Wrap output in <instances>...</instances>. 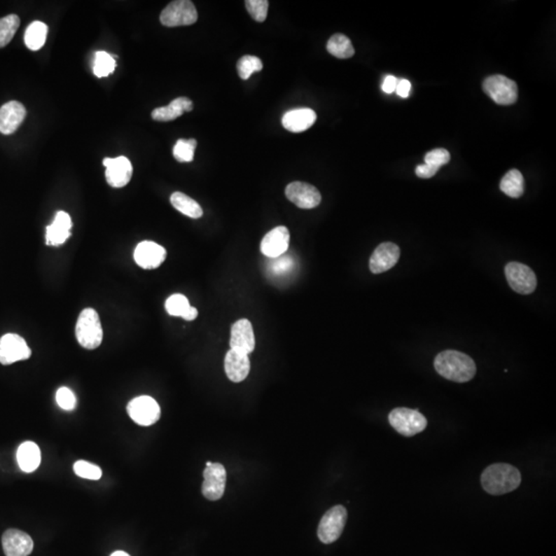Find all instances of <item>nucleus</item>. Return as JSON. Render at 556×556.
Returning a JSON list of instances; mask_svg holds the SVG:
<instances>
[{
	"label": "nucleus",
	"mask_w": 556,
	"mask_h": 556,
	"mask_svg": "<svg viewBox=\"0 0 556 556\" xmlns=\"http://www.w3.org/2000/svg\"><path fill=\"white\" fill-rule=\"evenodd\" d=\"M435 369L442 377L454 382H468L476 375V364L468 354L445 350L436 356Z\"/></svg>",
	"instance_id": "obj_1"
},
{
	"label": "nucleus",
	"mask_w": 556,
	"mask_h": 556,
	"mask_svg": "<svg viewBox=\"0 0 556 556\" xmlns=\"http://www.w3.org/2000/svg\"><path fill=\"white\" fill-rule=\"evenodd\" d=\"M522 475L520 470L509 464H494L483 471L481 485L487 494L502 496L520 487Z\"/></svg>",
	"instance_id": "obj_2"
},
{
	"label": "nucleus",
	"mask_w": 556,
	"mask_h": 556,
	"mask_svg": "<svg viewBox=\"0 0 556 556\" xmlns=\"http://www.w3.org/2000/svg\"><path fill=\"white\" fill-rule=\"evenodd\" d=\"M76 337L81 347L93 350L100 347L104 339V330L99 315L93 308L81 312L76 326Z\"/></svg>",
	"instance_id": "obj_3"
},
{
	"label": "nucleus",
	"mask_w": 556,
	"mask_h": 556,
	"mask_svg": "<svg viewBox=\"0 0 556 556\" xmlns=\"http://www.w3.org/2000/svg\"><path fill=\"white\" fill-rule=\"evenodd\" d=\"M391 426L399 434L412 437L426 430L428 420L418 410L408 408H396L389 415Z\"/></svg>",
	"instance_id": "obj_4"
},
{
	"label": "nucleus",
	"mask_w": 556,
	"mask_h": 556,
	"mask_svg": "<svg viewBox=\"0 0 556 556\" xmlns=\"http://www.w3.org/2000/svg\"><path fill=\"white\" fill-rule=\"evenodd\" d=\"M483 91L496 104L511 105L517 102V84L511 78L501 74H494L485 78L483 82Z\"/></svg>",
	"instance_id": "obj_5"
},
{
	"label": "nucleus",
	"mask_w": 556,
	"mask_h": 556,
	"mask_svg": "<svg viewBox=\"0 0 556 556\" xmlns=\"http://www.w3.org/2000/svg\"><path fill=\"white\" fill-rule=\"evenodd\" d=\"M198 20L196 6L190 0H176L170 2L160 15L162 25L166 27L189 26Z\"/></svg>",
	"instance_id": "obj_6"
},
{
	"label": "nucleus",
	"mask_w": 556,
	"mask_h": 556,
	"mask_svg": "<svg viewBox=\"0 0 556 556\" xmlns=\"http://www.w3.org/2000/svg\"><path fill=\"white\" fill-rule=\"evenodd\" d=\"M347 520V511L343 506H335L326 512L319 522L317 536L324 544H331L340 538Z\"/></svg>",
	"instance_id": "obj_7"
},
{
	"label": "nucleus",
	"mask_w": 556,
	"mask_h": 556,
	"mask_svg": "<svg viewBox=\"0 0 556 556\" xmlns=\"http://www.w3.org/2000/svg\"><path fill=\"white\" fill-rule=\"evenodd\" d=\"M505 274L508 284L516 293L529 295L537 288V277L535 272L522 263H508L505 268Z\"/></svg>",
	"instance_id": "obj_8"
},
{
	"label": "nucleus",
	"mask_w": 556,
	"mask_h": 556,
	"mask_svg": "<svg viewBox=\"0 0 556 556\" xmlns=\"http://www.w3.org/2000/svg\"><path fill=\"white\" fill-rule=\"evenodd\" d=\"M128 415L133 422L142 426L156 424L161 417V409L156 400L148 396H140L130 401L127 406Z\"/></svg>",
	"instance_id": "obj_9"
},
{
	"label": "nucleus",
	"mask_w": 556,
	"mask_h": 556,
	"mask_svg": "<svg viewBox=\"0 0 556 556\" xmlns=\"http://www.w3.org/2000/svg\"><path fill=\"white\" fill-rule=\"evenodd\" d=\"M32 356V349L25 339L20 335H4L0 338V364L12 365L19 361H25Z\"/></svg>",
	"instance_id": "obj_10"
},
{
	"label": "nucleus",
	"mask_w": 556,
	"mask_h": 556,
	"mask_svg": "<svg viewBox=\"0 0 556 556\" xmlns=\"http://www.w3.org/2000/svg\"><path fill=\"white\" fill-rule=\"evenodd\" d=\"M286 196L296 207L312 209L319 207L321 195L314 186L303 181H294L286 186Z\"/></svg>",
	"instance_id": "obj_11"
},
{
	"label": "nucleus",
	"mask_w": 556,
	"mask_h": 556,
	"mask_svg": "<svg viewBox=\"0 0 556 556\" xmlns=\"http://www.w3.org/2000/svg\"><path fill=\"white\" fill-rule=\"evenodd\" d=\"M202 494L207 500L218 501L226 488L227 472L222 464L212 463L203 472Z\"/></svg>",
	"instance_id": "obj_12"
},
{
	"label": "nucleus",
	"mask_w": 556,
	"mask_h": 556,
	"mask_svg": "<svg viewBox=\"0 0 556 556\" xmlns=\"http://www.w3.org/2000/svg\"><path fill=\"white\" fill-rule=\"evenodd\" d=\"M104 165L106 168L105 176L111 187L123 188L130 183L133 174L131 162L126 157L105 158Z\"/></svg>",
	"instance_id": "obj_13"
},
{
	"label": "nucleus",
	"mask_w": 556,
	"mask_h": 556,
	"mask_svg": "<svg viewBox=\"0 0 556 556\" xmlns=\"http://www.w3.org/2000/svg\"><path fill=\"white\" fill-rule=\"evenodd\" d=\"M230 347L232 350L247 354L253 352L256 347V338L253 326L246 319L236 321L231 329Z\"/></svg>",
	"instance_id": "obj_14"
},
{
	"label": "nucleus",
	"mask_w": 556,
	"mask_h": 556,
	"mask_svg": "<svg viewBox=\"0 0 556 556\" xmlns=\"http://www.w3.org/2000/svg\"><path fill=\"white\" fill-rule=\"evenodd\" d=\"M290 231L288 228L278 226L266 234L261 242L263 255L270 259L280 257L288 251L290 245Z\"/></svg>",
	"instance_id": "obj_15"
},
{
	"label": "nucleus",
	"mask_w": 556,
	"mask_h": 556,
	"mask_svg": "<svg viewBox=\"0 0 556 556\" xmlns=\"http://www.w3.org/2000/svg\"><path fill=\"white\" fill-rule=\"evenodd\" d=\"M2 548L6 556H29L34 550V541L28 534L10 529L2 535Z\"/></svg>",
	"instance_id": "obj_16"
},
{
	"label": "nucleus",
	"mask_w": 556,
	"mask_h": 556,
	"mask_svg": "<svg viewBox=\"0 0 556 556\" xmlns=\"http://www.w3.org/2000/svg\"><path fill=\"white\" fill-rule=\"evenodd\" d=\"M400 258V249L397 244L391 242H384L378 245L374 251L373 255L370 258V270L374 274L389 271L393 268Z\"/></svg>",
	"instance_id": "obj_17"
},
{
	"label": "nucleus",
	"mask_w": 556,
	"mask_h": 556,
	"mask_svg": "<svg viewBox=\"0 0 556 556\" xmlns=\"http://www.w3.org/2000/svg\"><path fill=\"white\" fill-rule=\"evenodd\" d=\"M166 249L153 242H142L134 251V260L144 269H156L165 261Z\"/></svg>",
	"instance_id": "obj_18"
},
{
	"label": "nucleus",
	"mask_w": 556,
	"mask_h": 556,
	"mask_svg": "<svg viewBox=\"0 0 556 556\" xmlns=\"http://www.w3.org/2000/svg\"><path fill=\"white\" fill-rule=\"evenodd\" d=\"M26 109L18 102H10L0 109V132L11 135L16 132L25 120Z\"/></svg>",
	"instance_id": "obj_19"
},
{
	"label": "nucleus",
	"mask_w": 556,
	"mask_h": 556,
	"mask_svg": "<svg viewBox=\"0 0 556 556\" xmlns=\"http://www.w3.org/2000/svg\"><path fill=\"white\" fill-rule=\"evenodd\" d=\"M72 227L71 218L67 212L58 211L55 216L54 222L47 227L46 242L52 246H60L69 239L70 230Z\"/></svg>",
	"instance_id": "obj_20"
},
{
	"label": "nucleus",
	"mask_w": 556,
	"mask_h": 556,
	"mask_svg": "<svg viewBox=\"0 0 556 556\" xmlns=\"http://www.w3.org/2000/svg\"><path fill=\"white\" fill-rule=\"evenodd\" d=\"M225 371L231 382H244L251 371L249 356L230 349L225 358Z\"/></svg>",
	"instance_id": "obj_21"
},
{
	"label": "nucleus",
	"mask_w": 556,
	"mask_h": 556,
	"mask_svg": "<svg viewBox=\"0 0 556 556\" xmlns=\"http://www.w3.org/2000/svg\"><path fill=\"white\" fill-rule=\"evenodd\" d=\"M317 121V113L310 109H298L288 111L282 117V126L291 132L308 130Z\"/></svg>",
	"instance_id": "obj_22"
},
{
	"label": "nucleus",
	"mask_w": 556,
	"mask_h": 556,
	"mask_svg": "<svg viewBox=\"0 0 556 556\" xmlns=\"http://www.w3.org/2000/svg\"><path fill=\"white\" fill-rule=\"evenodd\" d=\"M193 102L188 97L175 98L167 106L158 107L152 111V118L158 122H170L193 109Z\"/></svg>",
	"instance_id": "obj_23"
},
{
	"label": "nucleus",
	"mask_w": 556,
	"mask_h": 556,
	"mask_svg": "<svg viewBox=\"0 0 556 556\" xmlns=\"http://www.w3.org/2000/svg\"><path fill=\"white\" fill-rule=\"evenodd\" d=\"M17 459L20 469L23 472H34L41 465V450L34 442H24L18 448Z\"/></svg>",
	"instance_id": "obj_24"
},
{
	"label": "nucleus",
	"mask_w": 556,
	"mask_h": 556,
	"mask_svg": "<svg viewBox=\"0 0 556 556\" xmlns=\"http://www.w3.org/2000/svg\"><path fill=\"white\" fill-rule=\"evenodd\" d=\"M165 310L172 317H183L185 321H191L198 317V310L190 305L186 296L174 294L170 296L165 302Z\"/></svg>",
	"instance_id": "obj_25"
},
{
	"label": "nucleus",
	"mask_w": 556,
	"mask_h": 556,
	"mask_svg": "<svg viewBox=\"0 0 556 556\" xmlns=\"http://www.w3.org/2000/svg\"><path fill=\"white\" fill-rule=\"evenodd\" d=\"M170 202L175 209L191 218H200L203 216L202 207L188 195L174 192L170 197Z\"/></svg>",
	"instance_id": "obj_26"
},
{
	"label": "nucleus",
	"mask_w": 556,
	"mask_h": 556,
	"mask_svg": "<svg viewBox=\"0 0 556 556\" xmlns=\"http://www.w3.org/2000/svg\"><path fill=\"white\" fill-rule=\"evenodd\" d=\"M500 189L511 198L522 197L524 192V179L522 172L517 169L509 170L501 181Z\"/></svg>",
	"instance_id": "obj_27"
},
{
	"label": "nucleus",
	"mask_w": 556,
	"mask_h": 556,
	"mask_svg": "<svg viewBox=\"0 0 556 556\" xmlns=\"http://www.w3.org/2000/svg\"><path fill=\"white\" fill-rule=\"evenodd\" d=\"M48 26L41 21H34L28 26L25 32L26 47L32 51L41 49L47 41Z\"/></svg>",
	"instance_id": "obj_28"
},
{
	"label": "nucleus",
	"mask_w": 556,
	"mask_h": 556,
	"mask_svg": "<svg viewBox=\"0 0 556 556\" xmlns=\"http://www.w3.org/2000/svg\"><path fill=\"white\" fill-rule=\"evenodd\" d=\"M327 50L332 56L339 59H347L354 55V48L347 35H333L327 43Z\"/></svg>",
	"instance_id": "obj_29"
},
{
	"label": "nucleus",
	"mask_w": 556,
	"mask_h": 556,
	"mask_svg": "<svg viewBox=\"0 0 556 556\" xmlns=\"http://www.w3.org/2000/svg\"><path fill=\"white\" fill-rule=\"evenodd\" d=\"M19 26L20 18L17 15H8L0 19V48H4L11 43Z\"/></svg>",
	"instance_id": "obj_30"
},
{
	"label": "nucleus",
	"mask_w": 556,
	"mask_h": 556,
	"mask_svg": "<svg viewBox=\"0 0 556 556\" xmlns=\"http://www.w3.org/2000/svg\"><path fill=\"white\" fill-rule=\"evenodd\" d=\"M115 59L106 52H97L94 61L93 72L97 78H105L116 69Z\"/></svg>",
	"instance_id": "obj_31"
},
{
	"label": "nucleus",
	"mask_w": 556,
	"mask_h": 556,
	"mask_svg": "<svg viewBox=\"0 0 556 556\" xmlns=\"http://www.w3.org/2000/svg\"><path fill=\"white\" fill-rule=\"evenodd\" d=\"M196 148V139H179L174 148V156L177 161L181 162V163L192 162Z\"/></svg>",
	"instance_id": "obj_32"
},
{
	"label": "nucleus",
	"mask_w": 556,
	"mask_h": 556,
	"mask_svg": "<svg viewBox=\"0 0 556 556\" xmlns=\"http://www.w3.org/2000/svg\"><path fill=\"white\" fill-rule=\"evenodd\" d=\"M263 69V62L261 59L256 56L242 57L237 62V71L242 80H249V76L253 72H259Z\"/></svg>",
	"instance_id": "obj_33"
},
{
	"label": "nucleus",
	"mask_w": 556,
	"mask_h": 556,
	"mask_svg": "<svg viewBox=\"0 0 556 556\" xmlns=\"http://www.w3.org/2000/svg\"><path fill=\"white\" fill-rule=\"evenodd\" d=\"M74 471L81 478L90 479V480H99L102 476V471L98 466L86 461H76L74 465Z\"/></svg>",
	"instance_id": "obj_34"
},
{
	"label": "nucleus",
	"mask_w": 556,
	"mask_h": 556,
	"mask_svg": "<svg viewBox=\"0 0 556 556\" xmlns=\"http://www.w3.org/2000/svg\"><path fill=\"white\" fill-rule=\"evenodd\" d=\"M245 6L249 15L257 22H264L268 15L269 2L267 0H247Z\"/></svg>",
	"instance_id": "obj_35"
},
{
	"label": "nucleus",
	"mask_w": 556,
	"mask_h": 556,
	"mask_svg": "<svg viewBox=\"0 0 556 556\" xmlns=\"http://www.w3.org/2000/svg\"><path fill=\"white\" fill-rule=\"evenodd\" d=\"M450 154L445 148H435V150L426 153L424 156V164H428L437 169H440L442 166L450 163Z\"/></svg>",
	"instance_id": "obj_36"
},
{
	"label": "nucleus",
	"mask_w": 556,
	"mask_h": 556,
	"mask_svg": "<svg viewBox=\"0 0 556 556\" xmlns=\"http://www.w3.org/2000/svg\"><path fill=\"white\" fill-rule=\"evenodd\" d=\"M272 260L273 262L269 266V271L275 277L286 275V273L291 272L294 269V260L289 256L282 255Z\"/></svg>",
	"instance_id": "obj_37"
},
{
	"label": "nucleus",
	"mask_w": 556,
	"mask_h": 556,
	"mask_svg": "<svg viewBox=\"0 0 556 556\" xmlns=\"http://www.w3.org/2000/svg\"><path fill=\"white\" fill-rule=\"evenodd\" d=\"M57 404L63 410L71 411L76 408V398L69 387H60L56 393Z\"/></svg>",
	"instance_id": "obj_38"
},
{
	"label": "nucleus",
	"mask_w": 556,
	"mask_h": 556,
	"mask_svg": "<svg viewBox=\"0 0 556 556\" xmlns=\"http://www.w3.org/2000/svg\"><path fill=\"white\" fill-rule=\"evenodd\" d=\"M438 172H439V169L432 167V166L428 165V164L418 165L417 169H415V174H417V176L420 177V179H431V177L434 176Z\"/></svg>",
	"instance_id": "obj_39"
},
{
	"label": "nucleus",
	"mask_w": 556,
	"mask_h": 556,
	"mask_svg": "<svg viewBox=\"0 0 556 556\" xmlns=\"http://www.w3.org/2000/svg\"><path fill=\"white\" fill-rule=\"evenodd\" d=\"M411 91V83L409 82L408 80H403L398 81L397 87H396V92H397L398 95L400 97L407 98L410 94Z\"/></svg>",
	"instance_id": "obj_40"
},
{
	"label": "nucleus",
	"mask_w": 556,
	"mask_h": 556,
	"mask_svg": "<svg viewBox=\"0 0 556 556\" xmlns=\"http://www.w3.org/2000/svg\"><path fill=\"white\" fill-rule=\"evenodd\" d=\"M397 83V78H395L394 76H387L382 83V91L387 94L394 93V92L396 91Z\"/></svg>",
	"instance_id": "obj_41"
},
{
	"label": "nucleus",
	"mask_w": 556,
	"mask_h": 556,
	"mask_svg": "<svg viewBox=\"0 0 556 556\" xmlns=\"http://www.w3.org/2000/svg\"><path fill=\"white\" fill-rule=\"evenodd\" d=\"M111 556H130L128 553L124 552V551H116L113 552V555Z\"/></svg>",
	"instance_id": "obj_42"
},
{
	"label": "nucleus",
	"mask_w": 556,
	"mask_h": 556,
	"mask_svg": "<svg viewBox=\"0 0 556 556\" xmlns=\"http://www.w3.org/2000/svg\"><path fill=\"white\" fill-rule=\"evenodd\" d=\"M211 465H212V463H211V461H207V467H209V466H211Z\"/></svg>",
	"instance_id": "obj_43"
}]
</instances>
